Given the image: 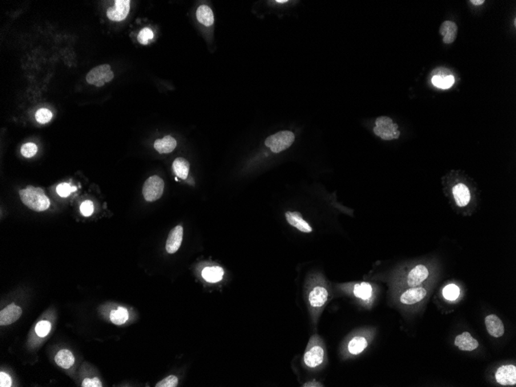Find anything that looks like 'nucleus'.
<instances>
[{
  "mask_svg": "<svg viewBox=\"0 0 516 387\" xmlns=\"http://www.w3.org/2000/svg\"><path fill=\"white\" fill-rule=\"evenodd\" d=\"M276 2H279V3H285V2H288V1H287V0H278V1H276Z\"/></svg>",
  "mask_w": 516,
  "mask_h": 387,
  "instance_id": "nucleus-39",
  "label": "nucleus"
},
{
  "mask_svg": "<svg viewBox=\"0 0 516 387\" xmlns=\"http://www.w3.org/2000/svg\"><path fill=\"white\" fill-rule=\"evenodd\" d=\"M457 26L452 21H444L440 27V34L443 37V42L451 44L457 37Z\"/></svg>",
  "mask_w": 516,
  "mask_h": 387,
  "instance_id": "nucleus-16",
  "label": "nucleus"
},
{
  "mask_svg": "<svg viewBox=\"0 0 516 387\" xmlns=\"http://www.w3.org/2000/svg\"><path fill=\"white\" fill-rule=\"evenodd\" d=\"M0 387H12V379L6 372H0Z\"/></svg>",
  "mask_w": 516,
  "mask_h": 387,
  "instance_id": "nucleus-37",
  "label": "nucleus"
},
{
  "mask_svg": "<svg viewBox=\"0 0 516 387\" xmlns=\"http://www.w3.org/2000/svg\"><path fill=\"white\" fill-rule=\"evenodd\" d=\"M74 355L72 352L67 349H61L57 352L55 356V362L57 365L63 369H70L74 364Z\"/></svg>",
  "mask_w": 516,
  "mask_h": 387,
  "instance_id": "nucleus-20",
  "label": "nucleus"
},
{
  "mask_svg": "<svg viewBox=\"0 0 516 387\" xmlns=\"http://www.w3.org/2000/svg\"><path fill=\"white\" fill-rule=\"evenodd\" d=\"M431 81L432 84L435 87L441 89L450 88L455 82V79L452 75H434L432 78Z\"/></svg>",
  "mask_w": 516,
  "mask_h": 387,
  "instance_id": "nucleus-25",
  "label": "nucleus"
},
{
  "mask_svg": "<svg viewBox=\"0 0 516 387\" xmlns=\"http://www.w3.org/2000/svg\"><path fill=\"white\" fill-rule=\"evenodd\" d=\"M20 196L23 204L36 212L45 211L50 207V202L43 190L33 186H27L20 191Z\"/></svg>",
  "mask_w": 516,
  "mask_h": 387,
  "instance_id": "nucleus-1",
  "label": "nucleus"
},
{
  "mask_svg": "<svg viewBox=\"0 0 516 387\" xmlns=\"http://www.w3.org/2000/svg\"><path fill=\"white\" fill-rule=\"evenodd\" d=\"M80 210H81V213L83 216H90V215H92L93 212H94V205H93L92 202L90 201V200H87V201L84 202L81 205Z\"/></svg>",
  "mask_w": 516,
  "mask_h": 387,
  "instance_id": "nucleus-35",
  "label": "nucleus"
},
{
  "mask_svg": "<svg viewBox=\"0 0 516 387\" xmlns=\"http://www.w3.org/2000/svg\"><path fill=\"white\" fill-rule=\"evenodd\" d=\"M368 345L366 339L363 336H356L348 343V351L352 355L361 353Z\"/></svg>",
  "mask_w": 516,
  "mask_h": 387,
  "instance_id": "nucleus-24",
  "label": "nucleus"
},
{
  "mask_svg": "<svg viewBox=\"0 0 516 387\" xmlns=\"http://www.w3.org/2000/svg\"><path fill=\"white\" fill-rule=\"evenodd\" d=\"M429 272L424 265H417L410 271L408 277V284L409 287H417L428 279Z\"/></svg>",
  "mask_w": 516,
  "mask_h": 387,
  "instance_id": "nucleus-13",
  "label": "nucleus"
},
{
  "mask_svg": "<svg viewBox=\"0 0 516 387\" xmlns=\"http://www.w3.org/2000/svg\"><path fill=\"white\" fill-rule=\"evenodd\" d=\"M154 33L150 28H144L138 33V41L141 44L146 45L150 43V41L153 39Z\"/></svg>",
  "mask_w": 516,
  "mask_h": 387,
  "instance_id": "nucleus-29",
  "label": "nucleus"
},
{
  "mask_svg": "<svg viewBox=\"0 0 516 387\" xmlns=\"http://www.w3.org/2000/svg\"><path fill=\"white\" fill-rule=\"evenodd\" d=\"M295 135L290 131H281L275 133L268 137L265 140V146L269 148L271 151L279 153L287 150L295 142Z\"/></svg>",
  "mask_w": 516,
  "mask_h": 387,
  "instance_id": "nucleus-3",
  "label": "nucleus"
},
{
  "mask_svg": "<svg viewBox=\"0 0 516 387\" xmlns=\"http://www.w3.org/2000/svg\"><path fill=\"white\" fill-rule=\"evenodd\" d=\"M324 352L322 347L313 345L309 347L304 353V362L309 368H315L321 365L324 360Z\"/></svg>",
  "mask_w": 516,
  "mask_h": 387,
  "instance_id": "nucleus-7",
  "label": "nucleus"
},
{
  "mask_svg": "<svg viewBox=\"0 0 516 387\" xmlns=\"http://www.w3.org/2000/svg\"><path fill=\"white\" fill-rule=\"evenodd\" d=\"M37 146L34 143H26L21 147V154L26 158H31L37 152Z\"/></svg>",
  "mask_w": 516,
  "mask_h": 387,
  "instance_id": "nucleus-32",
  "label": "nucleus"
},
{
  "mask_svg": "<svg viewBox=\"0 0 516 387\" xmlns=\"http://www.w3.org/2000/svg\"><path fill=\"white\" fill-rule=\"evenodd\" d=\"M176 145H177V142L175 138L170 135H167L162 139H157L154 142V147L155 150L161 154L170 153L175 150Z\"/></svg>",
  "mask_w": 516,
  "mask_h": 387,
  "instance_id": "nucleus-19",
  "label": "nucleus"
},
{
  "mask_svg": "<svg viewBox=\"0 0 516 387\" xmlns=\"http://www.w3.org/2000/svg\"><path fill=\"white\" fill-rule=\"evenodd\" d=\"M172 169L178 177L186 179L190 171V163L184 158H177L173 162Z\"/></svg>",
  "mask_w": 516,
  "mask_h": 387,
  "instance_id": "nucleus-23",
  "label": "nucleus"
},
{
  "mask_svg": "<svg viewBox=\"0 0 516 387\" xmlns=\"http://www.w3.org/2000/svg\"><path fill=\"white\" fill-rule=\"evenodd\" d=\"M129 312L123 307H118V309L112 310L110 313L111 322L115 324H122L129 319Z\"/></svg>",
  "mask_w": 516,
  "mask_h": 387,
  "instance_id": "nucleus-26",
  "label": "nucleus"
},
{
  "mask_svg": "<svg viewBox=\"0 0 516 387\" xmlns=\"http://www.w3.org/2000/svg\"><path fill=\"white\" fill-rule=\"evenodd\" d=\"M52 113L46 108H41L36 113V120L41 124L48 123L52 118Z\"/></svg>",
  "mask_w": 516,
  "mask_h": 387,
  "instance_id": "nucleus-31",
  "label": "nucleus"
},
{
  "mask_svg": "<svg viewBox=\"0 0 516 387\" xmlns=\"http://www.w3.org/2000/svg\"><path fill=\"white\" fill-rule=\"evenodd\" d=\"M114 78V73L109 64H102L91 69L86 76V81L90 85L96 87H102L105 83L110 82Z\"/></svg>",
  "mask_w": 516,
  "mask_h": 387,
  "instance_id": "nucleus-4",
  "label": "nucleus"
},
{
  "mask_svg": "<svg viewBox=\"0 0 516 387\" xmlns=\"http://www.w3.org/2000/svg\"><path fill=\"white\" fill-rule=\"evenodd\" d=\"M453 195L458 207H465L470 201V191L463 183H458L453 187Z\"/></svg>",
  "mask_w": 516,
  "mask_h": 387,
  "instance_id": "nucleus-18",
  "label": "nucleus"
},
{
  "mask_svg": "<svg viewBox=\"0 0 516 387\" xmlns=\"http://www.w3.org/2000/svg\"><path fill=\"white\" fill-rule=\"evenodd\" d=\"M470 2H472L473 5H475V6H481L485 2V0H472Z\"/></svg>",
  "mask_w": 516,
  "mask_h": 387,
  "instance_id": "nucleus-38",
  "label": "nucleus"
},
{
  "mask_svg": "<svg viewBox=\"0 0 516 387\" xmlns=\"http://www.w3.org/2000/svg\"><path fill=\"white\" fill-rule=\"evenodd\" d=\"M203 279L210 283H216L222 280L223 270L219 267H206L202 272Z\"/></svg>",
  "mask_w": 516,
  "mask_h": 387,
  "instance_id": "nucleus-22",
  "label": "nucleus"
},
{
  "mask_svg": "<svg viewBox=\"0 0 516 387\" xmlns=\"http://www.w3.org/2000/svg\"><path fill=\"white\" fill-rule=\"evenodd\" d=\"M196 18L200 23L206 26H212L214 22V16L212 9L207 5H202L196 10Z\"/></svg>",
  "mask_w": 516,
  "mask_h": 387,
  "instance_id": "nucleus-21",
  "label": "nucleus"
},
{
  "mask_svg": "<svg viewBox=\"0 0 516 387\" xmlns=\"http://www.w3.org/2000/svg\"><path fill=\"white\" fill-rule=\"evenodd\" d=\"M487 330L493 337L499 338L505 333V327L501 319L495 315H490L485 318Z\"/></svg>",
  "mask_w": 516,
  "mask_h": 387,
  "instance_id": "nucleus-12",
  "label": "nucleus"
},
{
  "mask_svg": "<svg viewBox=\"0 0 516 387\" xmlns=\"http://www.w3.org/2000/svg\"><path fill=\"white\" fill-rule=\"evenodd\" d=\"M183 228L182 226H177L170 231L166 245V251L169 254H174L179 249L183 241Z\"/></svg>",
  "mask_w": 516,
  "mask_h": 387,
  "instance_id": "nucleus-10",
  "label": "nucleus"
},
{
  "mask_svg": "<svg viewBox=\"0 0 516 387\" xmlns=\"http://www.w3.org/2000/svg\"><path fill=\"white\" fill-rule=\"evenodd\" d=\"M51 329V324L47 321H41L35 327L36 333L40 337H45L48 335Z\"/></svg>",
  "mask_w": 516,
  "mask_h": 387,
  "instance_id": "nucleus-30",
  "label": "nucleus"
},
{
  "mask_svg": "<svg viewBox=\"0 0 516 387\" xmlns=\"http://www.w3.org/2000/svg\"><path fill=\"white\" fill-rule=\"evenodd\" d=\"M114 2V6L108 9V17L112 21H124L129 15L131 2L129 0H117Z\"/></svg>",
  "mask_w": 516,
  "mask_h": 387,
  "instance_id": "nucleus-6",
  "label": "nucleus"
},
{
  "mask_svg": "<svg viewBox=\"0 0 516 387\" xmlns=\"http://www.w3.org/2000/svg\"><path fill=\"white\" fill-rule=\"evenodd\" d=\"M373 131L375 135L386 141L397 139L400 135L397 124L394 123L390 118L387 116L379 117L376 119Z\"/></svg>",
  "mask_w": 516,
  "mask_h": 387,
  "instance_id": "nucleus-2",
  "label": "nucleus"
},
{
  "mask_svg": "<svg viewBox=\"0 0 516 387\" xmlns=\"http://www.w3.org/2000/svg\"><path fill=\"white\" fill-rule=\"evenodd\" d=\"M285 217L290 225L297 228L299 231L307 234L312 232V227L303 219L300 213L288 211L285 214Z\"/></svg>",
  "mask_w": 516,
  "mask_h": 387,
  "instance_id": "nucleus-14",
  "label": "nucleus"
},
{
  "mask_svg": "<svg viewBox=\"0 0 516 387\" xmlns=\"http://www.w3.org/2000/svg\"><path fill=\"white\" fill-rule=\"evenodd\" d=\"M22 315V309L15 304H10L0 312V324L9 325L18 320Z\"/></svg>",
  "mask_w": 516,
  "mask_h": 387,
  "instance_id": "nucleus-9",
  "label": "nucleus"
},
{
  "mask_svg": "<svg viewBox=\"0 0 516 387\" xmlns=\"http://www.w3.org/2000/svg\"><path fill=\"white\" fill-rule=\"evenodd\" d=\"M427 291L423 288H412L406 291L400 297L403 304H413L419 302L426 296Z\"/></svg>",
  "mask_w": 516,
  "mask_h": 387,
  "instance_id": "nucleus-15",
  "label": "nucleus"
},
{
  "mask_svg": "<svg viewBox=\"0 0 516 387\" xmlns=\"http://www.w3.org/2000/svg\"><path fill=\"white\" fill-rule=\"evenodd\" d=\"M77 190L76 187L70 186L68 183H61L57 187V193L61 197H67L71 193Z\"/></svg>",
  "mask_w": 516,
  "mask_h": 387,
  "instance_id": "nucleus-33",
  "label": "nucleus"
},
{
  "mask_svg": "<svg viewBox=\"0 0 516 387\" xmlns=\"http://www.w3.org/2000/svg\"><path fill=\"white\" fill-rule=\"evenodd\" d=\"M328 296V293L326 288L322 286H316L312 291H310L308 301H309L311 306L315 308H319L326 303Z\"/></svg>",
  "mask_w": 516,
  "mask_h": 387,
  "instance_id": "nucleus-11",
  "label": "nucleus"
},
{
  "mask_svg": "<svg viewBox=\"0 0 516 387\" xmlns=\"http://www.w3.org/2000/svg\"><path fill=\"white\" fill-rule=\"evenodd\" d=\"M455 345L462 351H473L478 346V342L469 332H463L455 339Z\"/></svg>",
  "mask_w": 516,
  "mask_h": 387,
  "instance_id": "nucleus-17",
  "label": "nucleus"
},
{
  "mask_svg": "<svg viewBox=\"0 0 516 387\" xmlns=\"http://www.w3.org/2000/svg\"><path fill=\"white\" fill-rule=\"evenodd\" d=\"M443 295L447 300H455L460 295L459 288L455 284H449L443 290Z\"/></svg>",
  "mask_w": 516,
  "mask_h": 387,
  "instance_id": "nucleus-28",
  "label": "nucleus"
},
{
  "mask_svg": "<svg viewBox=\"0 0 516 387\" xmlns=\"http://www.w3.org/2000/svg\"><path fill=\"white\" fill-rule=\"evenodd\" d=\"M178 384V378L175 376H170L156 384V387H175Z\"/></svg>",
  "mask_w": 516,
  "mask_h": 387,
  "instance_id": "nucleus-34",
  "label": "nucleus"
},
{
  "mask_svg": "<svg viewBox=\"0 0 516 387\" xmlns=\"http://www.w3.org/2000/svg\"><path fill=\"white\" fill-rule=\"evenodd\" d=\"M165 183L158 175H152L145 182L142 194L146 200L154 202L162 196L164 191Z\"/></svg>",
  "mask_w": 516,
  "mask_h": 387,
  "instance_id": "nucleus-5",
  "label": "nucleus"
},
{
  "mask_svg": "<svg viewBox=\"0 0 516 387\" xmlns=\"http://www.w3.org/2000/svg\"><path fill=\"white\" fill-rule=\"evenodd\" d=\"M81 387H102V382L100 381L99 379L95 378L89 379L86 378L84 380L83 383Z\"/></svg>",
  "mask_w": 516,
  "mask_h": 387,
  "instance_id": "nucleus-36",
  "label": "nucleus"
},
{
  "mask_svg": "<svg viewBox=\"0 0 516 387\" xmlns=\"http://www.w3.org/2000/svg\"><path fill=\"white\" fill-rule=\"evenodd\" d=\"M495 380L502 386L516 385V367L513 365L499 367L496 371Z\"/></svg>",
  "mask_w": 516,
  "mask_h": 387,
  "instance_id": "nucleus-8",
  "label": "nucleus"
},
{
  "mask_svg": "<svg viewBox=\"0 0 516 387\" xmlns=\"http://www.w3.org/2000/svg\"><path fill=\"white\" fill-rule=\"evenodd\" d=\"M372 286L369 283L363 282L360 284H356L354 287V295L359 299L367 300L372 295Z\"/></svg>",
  "mask_w": 516,
  "mask_h": 387,
  "instance_id": "nucleus-27",
  "label": "nucleus"
}]
</instances>
